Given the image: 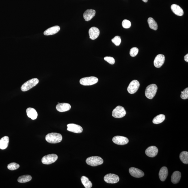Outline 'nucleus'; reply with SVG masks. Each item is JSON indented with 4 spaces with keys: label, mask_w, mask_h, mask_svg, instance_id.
<instances>
[{
    "label": "nucleus",
    "mask_w": 188,
    "mask_h": 188,
    "mask_svg": "<svg viewBox=\"0 0 188 188\" xmlns=\"http://www.w3.org/2000/svg\"><path fill=\"white\" fill-rule=\"evenodd\" d=\"M45 139L48 142L51 144H57L60 142L62 139V135L57 133H51L46 136Z\"/></svg>",
    "instance_id": "f257e3e1"
},
{
    "label": "nucleus",
    "mask_w": 188,
    "mask_h": 188,
    "mask_svg": "<svg viewBox=\"0 0 188 188\" xmlns=\"http://www.w3.org/2000/svg\"><path fill=\"white\" fill-rule=\"evenodd\" d=\"M158 87L155 84H151L147 87L145 90V94L149 99H152L155 96Z\"/></svg>",
    "instance_id": "f03ea898"
},
{
    "label": "nucleus",
    "mask_w": 188,
    "mask_h": 188,
    "mask_svg": "<svg viewBox=\"0 0 188 188\" xmlns=\"http://www.w3.org/2000/svg\"><path fill=\"white\" fill-rule=\"evenodd\" d=\"M86 162L87 165L90 166L96 167L102 164L104 160L99 156H92L87 158Z\"/></svg>",
    "instance_id": "7ed1b4c3"
},
{
    "label": "nucleus",
    "mask_w": 188,
    "mask_h": 188,
    "mask_svg": "<svg viewBox=\"0 0 188 188\" xmlns=\"http://www.w3.org/2000/svg\"><path fill=\"white\" fill-rule=\"evenodd\" d=\"M39 82V80L37 78L30 79L22 85L21 90L22 92H27L36 86L38 84Z\"/></svg>",
    "instance_id": "20e7f679"
},
{
    "label": "nucleus",
    "mask_w": 188,
    "mask_h": 188,
    "mask_svg": "<svg viewBox=\"0 0 188 188\" xmlns=\"http://www.w3.org/2000/svg\"><path fill=\"white\" fill-rule=\"evenodd\" d=\"M98 82L97 78L94 76H91L82 78L80 80L79 82L81 85L84 86H90L96 84Z\"/></svg>",
    "instance_id": "39448f33"
},
{
    "label": "nucleus",
    "mask_w": 188,
    "mask_h": 188,
    "mask_svg": "<svg viewBox=\"0 0 188 188\" xmlns=\"http://www.w3.org/2000/svg\"><path fill=\"white\" fill-rule=\"evenodd\" d=\"M126 114V111L123 107L118 106L113 110L112 116L116 118H123Z\"/></svg>",
    "instance_id": "423d86ee"
},
{
    "label": "nucleus",
    "mask_w": 188,
    "mask_h": 188,
    "mask_svg": "<svg viewBox=\"0 0 188 188\" xmlns=\"http://www.w3.org/2000/svg\"><path fill=\"white\" fill-rule=\"evenodd\" d=\"M58 156L56 154H52L44 156L42 159V163L45 165H50L56 161Z\"/></svg>",
    "instance_id": "0eeeda50"
},
{
    "label": "nucleus",
    "mask_w": 188,
    "mask_h": 188,
    "mask_svg": "<svg viewBox=\"0 0 188 188\" xmlns=\"http://www.w3.org/2000/svg\"><path fill=\"white\" fill-rule=\"evenodd\" d=\"M140 87V83L138 81L134 80L130 83L127 88V91L129 94H133L136 92Z\"/></svg>",
    "instance_id": "6e6552de"
},
{
    "label": "nucleus",
    "mask_w": 188,
    "mask_h": 188,
    "mask_svg": "<svg viewBox=\"0 0 188 188\" xmlns=\"http://www.w3.org/2000/svg\"><path fill=\"white\" fill-rule=\"evenodd\" d=\"M104 180L107 183L115 184L118 183L120 180V178L116 175L109 174L104 177Z\"/></svg>",
    "instance_id": "1a4fd4ad"
},
{
    "label": "nucleus",
    "mask_w": 188,
    "mask_h": 188,
    "mask_svg": "<svg viewBox=\"0 0 188 188\" xmlns=\"http://www.w3.org/2000/svg\"><path fill=\"white\" fill-rule=\"evenodd\" d=\"M112 140L115 144L120 145H125L127 144L129 141L127 138L121 136H116L114 137Z\"/></svg>",
    "instance_id": "9d476101"
},
{
    "label": "nucleus",
    "mask_w": 188,
    "mask_h": 188,
    "mask_svg": "<svg viewBox=\"0 0 188 188\" xmlns=\"http://www.w3.org/2000/svg\"><path fill=\"white\" fill-rule=\"evenodd\" d=\"M67 130L68 131L72 132V133H80L83 131L82 128L79 125L75 124H69L67 125Z\"/></svg>",
    "instance_id": "9b49d317"
},
{
    "label": "nucleus",
    "mask_w": 188,
    "mask_h": 188,
    "mask_svg": "<svg viewBox=\"0 0 188 188\" xmlns=\"http://www.w3.org/2000/svg\"><path fill=\"white\" fill-rule=\"evenodd\" d=\"M165 57L164 55L159 54L155 57L154 61V66L156 68H160L163 65L165 62Z\"/></svg>",
    "instance_id": "f8f14e48"
},
{
    "label": "nucleus",
    "mask_w": 188,
    "mask_h": 188,
    "mask_svg": "<svg viewBox=\"0 0 188 188\" xmlns=\"http://www.w3.org/2000/svg\"><path fill=\"white\" fill-rule=\"evenodd\" d=\"M129 172L131 176L135 178L142 177L144 175V173L142 171L134 167H130Z\"/></svg>",
    "instance_id": "ddd939ff"
},
{
    "label": "nucleus",
    "mask_w": 188,
    "mask_h": 188,
    "mask_svg": "<svg viewBox=\"0 0 188 188\" xmlns=\"http://www.w3.org/2000/svg\"><path fill=\"white\" fill-rule=\"evenodd\" d=\"M158 149L155 146H150L145 151V153L148 157H153L157 155Z\"/></svg>",
    "instance_id": "4468645a"
},
{
    "label": "nucleus",
    "mask_w": 188,
    "mask_h": 188,
    "mask_svg": "<svg viewBox=\"0 0 188 188\" xmlns=\"http://www.w3.org/2000/svg\"><path fill=\"white\" fill-rule=\"evenodd\" d=\"M89 33L90 38L92 40H94L99 36L100 31L97 28L92 27L89 29Z\"/></svg>",
    "instance_id": "2eb2a0df"
},
{
    "label": "nucleus",
    "mask_w": 188,
    "mask_h": 188,
    "mask_svg": "<svg viewBox=\"0 0 188 188\" xmlns=\"http://www.w3.org/2000/svg\"><path fill=\"white\" fill-rule=\"evenodd\" d=\"M56 108L59 112H63L70 110L71 106L69 104L62 103L57 104Z\"/></svg>",
    "instance_id": "dca6fc26"
},
{
    "label": "nucleus",
    "mask_w": 188,
    "mask_h": 188,
    "mask_svg": "<svg viewBox=\"0 0 188 188\" xmlns=\"http://www.w3.org/2000/svg\"><path fill=\"white\" fill-rule=\"evenodd\" d=\"M96 11L92 9L87 10L83 14V17L85 21H89L95 16Z\"/></svg>",
    "instance_id": "f3484780"
},
{
    "label": "nucleus",
    "mask_w": 188,
    "mask_h": 188,
    "mask_svg": "<svg viewBox=\"0 0 188 188\" xmlns=\"http://www.w3.org/2000/svg\"><path fill=\"white\" fill-rule=\"evenodd\" d=\"M60 29V28L59 26H55L46 30L44 31V35L46 36H48L55 34L59 32Z\"/></svg>",
    "instance_id": "a211bd4d"
},
{
    "label": "nucleus",
    "mask_w": 188,
    "mask_h": 188,
    "mask_svg": "<svg viewBox=\"0 0 188 188\" xmlns=\"http://www.w3.org/2000/svg\"><path fill=\"white\" fill-rule=\"evenodd\" d=\"M171 8L173 12L176 15L179 16L183 15L184 11L179 6L176 4H173L171 6Z\"/></svg>",
    "instance_id": "6ab92c4d"
},
{
    "label": "nucleus",
    "mask_w": 188,
    "mask_h": 188,
    "mask_svg": "<svg viewBox=\"0 0 188 188\" xmlns=\"http://www.w3.org/2000/svg\"><path fill=\"white\" fill-rule=\"evenodd\" d=\"M168 174V171L166 167H163L160 170L159 177L160 179L162 182L165 181L166 179Z\"/></svg>",
    "instance_id": "aec40b11"
},
{
    "label": "nucleus",
    "mask_w": 188,
    "mask_h": 188,
    "mask_svg": "<svg viewBox=\"0 0 188 188\" xmlns=\"http://www.w3.org/2000/svg\"><path fill=\"white\" fill-rule=\"evenodd\" d=\"M26 112L28 117L33 120L36 119L38 116V114L36 110L32 108H28L26 110Z\"/></svg>",
    "instance_id": "412c9836"
},
{
    "label": "nucleus",
    "mask_w": 188,
    "mask_h": 188,
    "mask_svg": "<svg viewBox=\"0 0 188 188\" xmlns=\"http://www.w3.org/2000/svg\"><path fill=\"white\" fill-rule=\"evenodd\" d=\"M181 177V173L179 171H176L173 173L171 177V181L173 184H177L179 182Z\"/></svg>",
    "instance_id": "4be33fe9"
},
{
    "label": "nucleus",
    "mask_w": 188,
    "mask_h": 188,
    "mask_svg": "<svg viewBox=\"0 0 188 188\" xmlns=\"http://www.w3.org/2000/svg\"><path fill=\"white\" fill-rule=\"evenodd\" d=\"M9 141V137L4 136L0 140V149L4 150L8 146Z\"/></svg>",
    "instance_id": "5701e85b"
},
{
    "label": "nucleus",
    "mask_w": 188,
    "mask_h": 188,
    "mask_svg": "<svg viewBox=\"0 0 188 188\" xmlns=\"http://www.w3.org/2000/svg\"><path fill=\"white\" fill-rule=\"evenodd\" d=\"M81 181L85 188H91L92 187V182L90 181L89 178L86 177L82 176L81 178Z\"/></svg>",
    "instance_id": "b1692460"
},
{
    "label": "nucleus",
    "mask_w": 188,
    "mask_h": 188,
    "mask_svg": "<svg viewBox=\"0 0 188 188\" xmlns=\"http://www.w3.org/2000/svg\"><path fill=\"white\" fill-rule=\"evenodd\" d=\"M32 179V177L29 175H25L19 177L18 179V181L20 183H25L30 181Z\"/></svg>",
    "instance_id": "393cba45"
},
{
    "label": "nucleus",
    "mask_w": 188,
    "mask_h": 188,
    "mask_svg": "<svg viewBox=\"0 0 188 188\" xmlns=\"http://www.w3.org/2000/svg\"><path fill=\"white\" fill-rule=\"evenodd\" d=\"M165 116L163 114H160L156 116L153 120V122L154 124H159L165 121Z\"/></svg>",
    "instance_id": "a878e982"
},
{
    "label": "nucleus",
    "mask_w": 188,
    "mask_h": 188,
    "mask_svg": "<svg viewBox=\"0 0 188 188\" xmlns=\"http://www.w3.org/2000/svg\"><path fill=\"white\" fill-rule=\"evenodd\" d=\"M148 21L149 26L150 29L155 31L157 30L158 28L157 23L153 18H149Z\"/></svg>",
    "instance_id": "bb28decb"
},
{
    "label": "nucleus",
    "mask_w": 188,
    "mask_h": 188,
    "mask_svg": "<svg viewBox=\"0 0 188 188\" xmlns=\"http://www.w3.org/2000/svg\"><path fill=\"white\" fill-rule=\"evenodd\" d=\"M180 160L183 163L187 165L188 164V152L183 151L180 153L179 155Z\"/></svg>",
    "instance_id": "cd10ccee"
},
{
    "label": "nucleus",
    "mask_w": 188,
    "mask_h": 188,
    "mask_svg": "<svg viewBox=\"0 0 188 188\" xmlns=\"http://www.w3.org/2000/svg\"><path fill=\"white\" fill-rule=\"evenodd\" d=\"M20 165L16 163H11L8 165L7 168L11 170H16L19 168Z\"/></svg>",
    "instance_id": "c85d7f7f"
},
{
    "label": "nucleus",
    "mask_w": 188,
    "mask_h": 188,
    "mask_svg": "<svg viewBox=\"0 0 188 188\" xmlns=\"http://www.w3.org/2000/svg\"><path fill=\"white\" fill-rule=\"evenodd\" d=\"M111 41L115 45L118 46L120 44L121 40L120 36H116L111 40Z\"/></svg>",
    "instance_id": "c756f323"
},
{
    "label": "nucleus",
    "mask_w": 188,
    "mask_h": 188,
    "mask_svg": "<svg viewBox=\"0 0 188 188\" xmlns=\"http://www.w3.org/2000/svg\"><path fill=\"white\" fill-rule=\"evenodd\" d=\"M139 52V50L137 48H132L130 50V54L132 57H135L137 55Z\"/></svg>",
    "instance_id": "7c9ffc66"
},
{
    "label": "nucleus",
    "mask_w": 188,
    "mask_h": 188,
    "mask_svg": "<svg viewBox=\"0 0 188 188\" xmlns=\"http://www.w3.org/2000/svg\"><path fill=\"white\" fill-rule=\"evenodd\" d=\"M131 22L129 20H124L122 22V26L124 28L128 29L131 27Z\"/></svg>",
    "instance_id": "2f4dec72"
},
{
    "label": "nucleus",
    "mask_w": 188,
    "mask_h": 188,
    "mask_svg": "<svg viewBox=\"0 0 188 188\" xmlns=\"http://www.w3.org/2000/svg\"><path fill=\"white\" fill-rule=\"evenodd\" d=\"M180 97L182 99L185 100L188 99V88H186L183 92H181Z\"/></svg>",
    "instance_id": "473e14b6"
},
{
    "label": "nucleus",
    "mask_w": 188,
    "mask_h": 188,
    "mask_svg": "<svg viewBox=\"0 0 188 188\" xmlns=\"http://www.w3.org/2000/svg\"><path fill=\"white\" fill-rule=\"evenodd\" d=\"M104 60L106 61L109 64L113 65L115 64V59L113 57H104Z\"/></svg>",
    "instance_id": "72a5a7b5"
},
{
    "label": "nucleus",
    "mask_w": 188,
    "mask_h": 188,
    "mask_svg": "<svg viewBox=\"0 0 188 188\" xmlns=\"http://www.w3.org/2000/svg\"><path fill=\"white\" fill-rule=\"evenodd\" d=\"M184 60L186 62H188V54H187V55H185L184 57Z\"/></svg>",
    "instance_id": "f704fd0d"
},
{
    "label": "nucleus",
    "mask_w": 188,
    "mask_h": 188,
    "mask_svg": "<svg viewBox=\"0 0 188 188\" xmlns=\"http://www.w3.org/2000/svg\"><path fill=\"white\" fill-rule=\"evenodd\" d=\"M142 1L145 3H147V2L148 1V0H142Z\"/></svg>",
    "instance_id": "c9c22d12"
}]
</instances>
